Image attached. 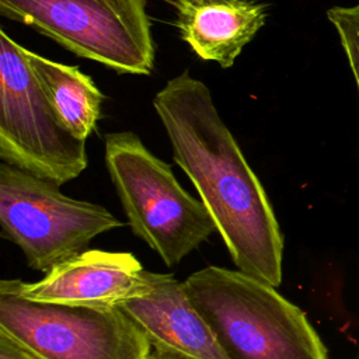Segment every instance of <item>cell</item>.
Masks as SVG:
<instances>
[{"instance_id":"7a4b0ae2","label":"cell","mask_w":359,"mask_h":359,"mask_svg":"<svg viewBox=\"0 0 359 359\" xmlns=\"http://www.w3.org/2000/svg\"><path fill=\"white\" fill-rule=\"evenodd\" d=\"M184 287L229 359H328L306 314L240 269L209 265L191 273Z\"/></svg>"},{"instance_id":"277c9868","label":"cell","mask_w":359,"mask_h":359,"mask_svg":"<svg viewBox=\"0 0 359 359\" xmlns=\"http://www.w3.org/2000/svg\"><path fill=\"white\" fill-rule=\"evenodd\" d=\"M147 0H0V14L121 74H150Z\"/></svg>"},{"instance_id":"ba28073f","label":"cell","mask_w":359,"mask_h":359,"mask_svg":"<svg viewBox=\"0 0 359 359\" xmlns=\"http://www.w3.org/2000/svg\"><path fill=\"white\" fill-rule=\"evenodd\" d=\"M149 286V271L133 254L104 250H84L65 258L36 282H0V289L38 303L116 307Z\"/></svg>"},{"instance_id":"8992f818","label":"cell","mask_w":359,"mask_h":359,"mask_svg":"<svg viewBox=\"0 0 359 359\" xmlns=\"http://www.w3.org/2000/svg\"><path fill=\"white\" fill-rule=\"evenodd\" d=\"M0 157L59 185L87 167L86 140L57 118L25 56V48L0 29Z\"/></svg>"},{"instance_id":"5bb4252c","label":"cell","mask_w":359,"mask_h":359,"mask_svg":"<svg viewBox=\"0 0 359 359\" xmlns=\"http://www.w3.org/2000/svg\"><path fill=\"white\" fill-rule=\"evenodd\" d=\"M150 359H191L189 356L180 353L172 349H163V348H153Z\"/></svg>"},{"instance_id":"9c48e42d","label":"cell","mask_w":359,"mask_h":359,"mask_svg":"<svg viewBox=\"0 0 359 359\" xmlns=\"http://www.w3.org/2000/svg\"><path fill=\"white\" fill-rule=\"evenodd\" d=\"M149 278V289L119 307L143 330L153 348L172 349L191 359H229L191 303L184 282L172 273L150 271Z\"/></svg>"},{"instance_id":"6da1fadb","label":"cell","mask_w":359,"mask_h":359,"mask_svg":"<svg viewBox=\"0 0 359 359\" xmlns=\"http://www.w3.org/2000/svg\"><path fill=\"white\" fill-rule=\"evenodd\" d=\"M153 107L174 161L194 184L236 266L278 287L283 234L258 175L220 118L208 86L184 70L156 93Z\"/></svg>"},{"instance_id":"3957f363","label":"cell","mask_w":359,"mask_h":359,"mask_svg":"<svg viewBox=\"0 0 359 359\" xmlns=\"http://www.w3.org/2000/svg\"><path fill=\"white\" fill-rule=\"evenodd\" d=\"M105 165L133 234L167 266L180 264L217 231L203 202L180 185L170 164L136 133L105 135Z\"/></svg>"},{"instance_id":"7c38bea8","label":"cell","mask_w":359,"mask_h":359,"mask_svg":"<svg viewBox=\"0 0 359 359\" xmlns=\"http://www.w3.org/2000/svg\"><path fill=\"white\" fill-rule=\"evenodd\" d=\"M327 18L334 25L359 93V4L327 10Z\"/></svg>"},{"instance_id":"4fadbf2b","label":"cell","mask_w":359,"mask_h":359,"mask_svg":"<svg viewBox=\"0 0 359 359\" xmlns=\"http://www.w3.org/2000/svg\"><path fill=\"white\" fill-rule=\"evenodd\" d=\"M0 359H41L20 342L0 331Z\"/></svg>"},{"instance_id":"8fae6325","label":"cell","mask_w":359,"mask_h":359,"mask_svg":"<svg viewBox=\"0 0 359 359\" xmlns=\"http://www.w3.org/2000/svg\"><path fill=\"white\" fill-rule=\"evenodd\" d=\"M25 56L43 94L65 128L87 140L101 116L104 95L77 66L63 65L25 48Z\"/></svg>"},{"instance_id":"30bf717a","label":"cell","mask_w":359,"mask_h":359,"mask_svg":"<svg viewBox=\"0 0 359 359\" xmlns=\"http://www.w3.org/2000/svg\"><path fill=\"white\" fill-rule=\"evenodd\" d=\"M181 39L202 60L223 69L234 65L268 18V4L257 0H167Z\"/></svg>"},{"instance_id":"5b68a950","label":"cell","mask_w":359,"mask_h":359,"mask_svg":"<svg viewBox=\"0 0 359 359\" xmlns=\"http://www.w3.org/2000/svg\"><path fill=\"white\" fill-rule=\"evenodd\" d=\"M1 236L21 248L31 269L46 272L123 223L104 206L73 199L59 184L0 164Z\"/></svg>"},{"instance_id":"52a82bcc","label":"cell","mask_w":359,"mask_h":359,"mask_svg":"<svg viewBox=\"0 0 359 359\" xmlns=\"http://www.w3.org/2000/svg\"><path fill=\"white\" fill-rule=\"evenodd\" d=\"M0 331L41 359H150L153 352L121 307L38 303L6 289Z\"/></svg>"}]
</instances>
